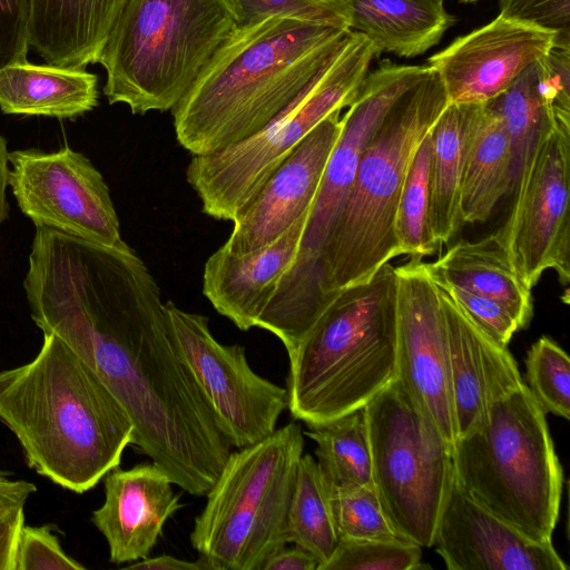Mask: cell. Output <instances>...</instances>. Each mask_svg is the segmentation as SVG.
Returning a JSON list of instances; mask_svg holds the SVG:
<instances>
[{
	"label": "cell",
	"mask_w": 570,
	"mask_h": 570,
	"mask_svg": "<svg viewBox=\"0 0 570 570\" xmlns=\"http://www.w3.org/2000/svg\"><path fill=\"white\" fill-rule=\"evenodd\" d=\"M287 356L295 420L318 424L363 407L396 375L395 267L338 292Z\"/></svg>",
	"instance_id": "277c9868"
},
{
	"label": "cell",
	"mask_w": 570,
	"mask_h": 570,
	"mask_svg": "<svg viewBox=\"0 0 570 570\" xmlns=\"http://www.w3.org/2000/svg\"><path fill=\"white\" fill-rule=\"evenodd\" d=\"M318 561L306 550L294 546H286L269 556L262 566V570H317Z\"/></svg>",
	"instance_id": "ab89813d"
},
{
	"label": "cell",
	"mask_w": 570,
	"mask_h": 570,
	"mask_svg": "<svg viewBox=\"0 0 570 570\" xmlns=\"http://www.w3.org/2000/svg\"><path fill=\"white\" fill-rule=\"evenodd\" d=\"M499 16L557 35L556 45L570 46V0H500Z\"/></svg>",
	"instance_id": "8d00e7d4"
},
{
	"label": "cell",
	"mask_w": 570,
	"mask_h": 570,
	"mask_svg": "<svg viewBox=\"0 0 570 570\" xmlns=\"http://www.w3.org/2000/svg\"><path fill=\"white\" fill-rule=\"evenodd\" d=\"M460 2L462 3H474V2H478L480 0H459Z\"/></svg>",
	"instance_id": "ee69618b"
},
{
	"label": "cell",
	"mask_w": 570,
	"mask_h": 570,
	"mask_svg": "<svg viewBox=\"0 0 570 570\" xmlns=\"http://www.w3.org/2000/svg\"><path fill=\"white\" fill-rule=\"evenodd\" d=\"M394 230L399 256L409 255L411 258L422 259L432 255L440 245L432 220L429 135L410 164L396 208Z\"/></svg>",
	"instance_id": "f1b7e54d"
},
{
	"label": "cell",
	"mask_w": 570,
	"mask_h": 570,
	"mask_svg": "<svg viewBox=\"0 0 570 570\" xmlns=\"http://www.w3.org/2000/svg\"><path fill=\"white\" fill-rule=\"evenodd\" d=\"M429 273L446 284L465 288L503 305L525 328L533 315L531 288L514 272L493 235L459 240L433 263Z\"/></svg>",
	"instance_id": "603a6c76"
},
{
	"label": "cell",
	"mask_w": 570,
	"mask_h": 570,
	"mask_svg": "<svg viewBox=\"0 0 570 570\" xmlns=\"http://www.w3.org/2000/svg\"><path fill=\"white\" fill-rule=\"evenodd\" d=\"M450 570H568L552 541L540 542L495 515L453 479L433 540Z\"/></svg>",
	"instance_id": "e0dca14e"
},
{
	"label": "cell",
	"mask_w": 570,
	"mask_h": 570,
	"mask_svg": "<svg viewBox=\"0 0 570 570\" xmlns=\"http://www.w3.org/2000/svg\"><path fill=\"white\" fill-rule=\"evenodd\" d=\"M557 35L498 16L432 55L449 104H483L503 92L556 45Z\"/></svg>",
	"instance_id": "9a60e30c"
},
{
	"label": "cell",
	"mask_w": 570,
	"mask_h": 570,
	"mask_svg": "<svg viewBox=\"0 0 570 570\" xmlns=\"http://www.w3.org/2000/svg\"><path fill=\"white\" fill-rule=\"evenodd\" d=\"M287 539L316 558L317 570L330 560L340 542L330 488L311 454H303L298 463L287 517Z\"/></svg>",
	"instance_id": "83f0119b"
},
{
	"label": "cell",
	"mask_w": 570,
	"mask_h": 570,
	"mask_svg": "<svg viewBox=\"0 0 570 570\" xmlns=\"http://www.w3.org/2000/svg\"><path fill=\"white\" fill-rule=\"evenodd\" d=\"M341 111L321 121L239 210L226 249L240 254L268 245L309 212L341 132Z\"/></svg>",
	"instance_id": "2e32d148"
},
{
	"label": "cell",
	"mask_w": 570,
	"mask_h": 570,
	"mask_svg": "<svg viewBox=\"0 0 570 570\" xmlns=\"http://www.w3.org/2000/svg\"><path fill=\"white\" fill-rule=\"evenodd\" d=\"M316 462L330 489L373 484L371 448L363 407L333 420L308 424Z\"/></svg>",
	"instance_id": "4316f807"
},
{
	"label": "cell",
	"mask_w": 570,
	"mask_h": 570,
	"mask_svg": "<svg viewBox=\"0 0 570 570\" xmlns=\"http://www.w3.org/2000/svg\"><path fill=\"white\" fill-rule=\"evenodd\" d=\"M173 484L153 462L118 466L105 475V499L90 520L107 542L111 563L149 557L166 522L183 507Z\"/></svg>",
	"instance_id": "ac0fdd59"
},
{
	"label": "cell",
	"mask_w": 570,
	"mask_h": 570,
	"mask_svg": "<svg viewBox=\"0 0 570 570\" xmlns=\"http://www.w3.org/2000/svg\"><path fill=\"white\" fill-rule=\"evenodd\" d=\"M438 71L421 66L372 135L324 245L320 291L327 306L399 256L395 214L415 151L448 106Z\"/></svg>",
	"instance_id": "3957f363"
},
{
	"label": "cell",
	"mask_w": 570,
	"mask_h": 570,
	"mask_svg": "<svg viewBox=\"0 0 570 570\" xmlns=\"http://www.w3.org/2000/svg\"><path fill=\"white\" fill-rule=\"evenodd\" d=\"M433 282L446 328L452 404L459 438L482 425L494 399L522 376L508 347L491 340L453 296L439 282Z\"/></svg>",
	"instance_id": "d6986e66"
},
{
	"label": "cell",
	"mask_w": 570,
	"mask_h": 570,
	"mask_svg": "<svg viewBox=\"0 0 570 570\" xmlns=\"http://www.w3.org/2000/svg\"><path fill=\"white\" fill-rule=\"evenodd\" d=\"M24 520V508L0 512V570H16V548Z\"/></svg>",
	"instance_id": "f35d334b"
},
{
	"label": "cell",
	"mask_w": 570,
	"mask_h": 570,
	"mask_svg": "<svg viewBox=\"0 0 570 570\" xmlns=\"http://www.w3.org/2000/svg\"><path fill=\"white\" fill-rule=\"evenodd\" d=\"M10 481L6 471L0 470V512L4 511L10 504Z\"/></svg>",
	"instance_id": "7bdbcfd3"
},
{
	"label": "cell",
	"mask_w": 570,
	"mask_h": 570,
	"mask_svg": "<svg viewBox=\"0 0 570 570\" xmlns=\"http://www.w3.org/2000/svg\"><path fill=\"white\" fill-rule=\"evenodd\" d=\"M373 484L394 528L432 547L454 479L453 445L394 379L364 406Z\"/></svg>",
	"instance_id": "9c48e42d"
},
{
	"label": "cell",
	"mask_w": 570,
	"mask_h": 570,
	"mask_svg": "<svg viewBox=\"0 0 570 570\" xmlns=\"http://www.w3.org/2000/svg\"><path fill=\"white\" fill-rule=\"evenodd\" d=\"M379 56L370 39L350 30L333 59L269 124L229 147L194 156L186 178L200 199L203 212L215 219L233 222L321 121L351 105Z\"/></svg>",
	"instance_id": "ba28073f"
},
{
	"label": "cell",
	"mask_w": 570,
	"mask_h": 570,
	"mask_svg": "<svg viewBox=\"0 0 570 570\" xmlns=\"http://www.w3.org/2000/svg\"><path fill=\"white\" fill-rule=\"evenodd\" d=\"M504 224L493 233L514 272L532 288L548 269L570 281V118L551 115L524 160Z\"/></svg>",
	"instance_id": "30bf717a"
},
{
	"label": "cell",
	"mask_w": 570,
	"mask_h": 570,
	"mask_svg": "<svg viewBox=\"0 0 570 570\" xmlns=\"http://www.w3.org/2000/svg\"><path fill=\"white\" fill-rule=\"evenodd\" d=\"M330 494L340 539L409 541L392 524L374 484L334 488Z\"/></svg>",
	"instance_id": "4dcf8cb0"
},
{
	"label": "cell",
	"mask_w": 570,
	"mask_h": 570,
	"mask_svg": "<svg viewBox=\"0 0 570 570\" xmlns=\"http://www.w3.org/2000/svg\"><path fill=\"white\" fill-rule=\"evenodd\" d=\"M348 31L291 17L236 29L171 109L180 146L207 155L259 131L333 59Z\"/></svg>",
	"instance_id": "7a4b0ae2"
},
{
	"label": "cell",
	"mask_w": 570,
	"mask_h": 570,
	"mask_svg": "<svg viewBox=\"0 0 570 570\" xmlns=\"http://www.w3.org/2000/svg\"><path fill=\"white\" fill-rule=\"evenodd\" d=\"M16 570H85L63 550L50 524L22 525L16 548Z\"/></svg>",
	"instance_id": "e575fe53"
},
{
	"label": "cell",
	"mask_w": 570,
	"mask_h": 570,
	"mask_svg": "<svg viewBox=\"0 0 570 570\" xmlns=\"http://www.w3.org/2000/svg\"><path fill=\"white\" fill-rule=\"evenodd\" d=\"M308 214L268 245L240 254L222 245L206 261L203 293L239 330L257 326L279 279L296 258Z\"/></svg>",
	"instance_id": "ffe728a7"
},
{
	"label": "cell",
	"mask_w": 570,
	"mask_h": 570,
	"mask_svg": "<svg viewBox=\"0 0 570 570\" xmlns=\"http://www.w3.org/2000/svg\"><path fill=\"white\" fill-rule=\"evenodd\" d=\"M126 0H32L29 45L46 63L86 69L101 49Z\"/></svg>",
	"instance_id": "44dd1931"
},
{
	"label": "cell",
	"mask_w": 570,
	"mask_h": 570,
	"mask_svg": "<svg viewBox=\"0 0 570 570\" xmlns=\"http://www.w3.org/2000/svg\"><path fill=\"white\" fill-rule=\"evenodd\" d=\"M98 78L86 69L16 62L0 70L3 114L76 118L98 104Z\"/></svg>",
	"instance_id": "7402d4cb"
},
{
	"label": "cell",
	"mask_w": 570,
	"mask_h": 570,
	"mask_svg": "<svg viewBox=\"0 0 570 570\" xmlns=\"http://www.w3.org/2000/svg\"><path fill=\"white\" fill-rule=\"evenodd\" d=\"M546 414L522 379L494 399L484 423L459 436L452 452L464 491L540 542L552 541L563 490Z\"/></svg>",
	"instance_id": "5b68a950"
},
{
	"label": "cell",
	"mask_w": 570,
	"mask_h": 570,
	"mask_svg": "<svg viewBox=\"0 0 570 570\" xmlns=\"http://www.w3.org/2000/svg\"><path fill=\"white\" fill-rule=\"evenodd\" d=\"M527 386L546 413L570 417V361L552 338L541 336L525 358Z\"/></svg>",
	"instance_id": "1f68e13d"
},
{
	"label": "cell",
	"mask_w": 570,
	"mask_h": 570,
	"mask_svg": "<svg viewBox=\"0 0 570 570\" xmlns=\"http://www.w3.org/2000/svg\"><path fill=\"white\" fill-rule=\"evenodd\" d=\"M350 30L371 40L379 55L413 58L438 45L455 18L444 0H350Z\"/></svg>",
	"instance_id": "d4e9b609"
},
{
	"label": "cell",
	"mask_w": 570,
	"mask_h": 570,
	"mask_svg": "<svg viewBox=\"0 0 570 570\" xmlns=\"http://www.w3.org/2000/svg\"><path fill=\"white\" fill-rule=\"evenodd\" d=\"M395 380L451 445L454 420L448 336L435 284L422 259L395 267Z\"/></svg>",
	"instance_id": "4fadbf2b"
},
{
	"label": "cell",
	"mask_w": 570,
	"mask_h": 570,
	"mask_svg": "<svg viewBox=\"0 0 570 570\" xmlns=\"http://www.w3.org/2000/svg\"><path fill=\"white\" fill-rule=\"evenodd\" d=\"M9 186L20 210L36 227L92 243H125L109 188L88 157L69 146L51 153H9Z\"/></svg>",
	"instance_id": "7c38bea8"
},
{
	"label": "cell",
	"mask_w": 570,
	"mask_h": 570,
	"mask_svg": "<svg viewBox=\"0 0 570 570\" xmlns=\"http://www.w3.org/2000/svg\"><path fill=\"white\" fill-rule=\"evenodd\" d=\"M422 547L400 540H347L321 570H414L422 568Z\"/></svg>",
	"instance_id": "d6a6232c"
},
{
	"label": "cell",
	"mask_w": 570,
	"mask_h": 570,
	"mask_svg": "<svg viewBox=\"0 0 570 570\" xmlns=\"http://www.w3.org/2000/svg\"><path fill=\"white\" fill-rule=\"evenodd\" d=\"M478 104H448L432 127V220L439 244H448L464 224L461 188L470 125Z\"/></svg>",
	"instance_id": "484cf974"
},
{
	"label": "cell",
	"mask_w": 570,
	"mask_h": 570,
	"mask_svg": "<svg viewBox=\"0 0 570 570\" xmlns=\"http://www.w3.org/2000/svg\"><path fill=\"white\" fill-rule=\"evenodd\" d=\"M0 422L27 465L81 494L118 468L134 424L101 377L65 341L43 333L37 355L0 372Z\"/></svg>",
	"instance_id": "6da1fadb"
},
{
	"label": "cell",
	"mask_w": 570,
	"mask_h": 570,
	"mask_svg": "<svg viewBox=\"0 0 570 570\" xmlns=\"http://www.w3.org/2000/svg\"><path fill=\"white\" fill-rule=\"evenodd\" d=\"M9 150L7 139L0 135V226L8 219L10 206L7 200V188L9 186Z\"/></svg>",
	"instance_id": "b9f144b4"
},
{
	"label": "cell",
	"mask_w": 570,
	"mask_h": 570,
	"mask_svg": "<svg viewBox=\"0 0 570 570\" xmlns=\"http://www.w3.org/2000/svg\"><path fill=\"white\" fill-rule=\"evenodd\" d=\"M420 66L390 59L368 71L355 99L341 117L342 128L327 160L299 243V254L318 258L354 179L360 159L387 111L411 83Z\"/></svg>",
	"instance_id": "5bb4252c"
},
{
	"label": "cell",
	"mask_w": 570,
	"mask_h": 570,
	"mask_svg": "<svg viewBox=\"0 0 570 570\" xmlns=\"http://www.w3.org/2000/svg\"><path fill=\"white\" fill-rule=\"evenodd\" d=\"M127 569L137 570H217L215 563L199 554L195 561L181 560L169 554H163L154 558H145L129 563Z\"/></svg>",
	"instance_id": "60d3db41"
},
{
	"label": "cell",
	"mask_w": 570,
	"mask_h": 570,
	"mask_svg": "<svg viewBox=\"0 0 570 570\" xmlns=\"http://www.w3.org/2000/svg\"><path fill=\"white\" fill-rule=\"evenodd\" d=\"M513 186L512 151L504 124L488 102L478 104L465 148L461 188L463 222H485Z\"/></svg>",
	"instance_id": "cb8c5ba5"
},
{
	"label": "cell",
	"mask_w": 570,
	"mask_h": 570,
	"mask_svg": "<svg viewBox=\"0 0 570 570\" xmlns=\"http://www.w3.org/2000/svg\"><path fill=\"white\" fill-rule=\"evenodd\" d=\"M432 278L439 282L474 324L499 345L507 347L513 334L520 331L517 321L499 302L465 288L446 284L436 277L432 276Z\"/></svg>",
	"instance_id": "d590c367"
},
{
	"label": "cell",
	"mask_w": 570,
	"mask_h": 570,
	"mask_svg": "<svg viewBox=\"0 0 570 570\" xmlns=\"http://www.w3.org/2000/svg\"><path fill=\"white\" fill-rule=\"evenodd\" d=\"M235 30L229 0H126L98 58L104 95L135 115L171 110Z\"/></svg>",
	"instance_id": "8992f818"
},
{
	"label": "cell",
	"mask_w": 570,
	"mask_h": 570,
	"mask_svg": "<svg viewBox=\"0 0 570 570\" xmlns=\"http://www.w3.org/2000/svg\"><path fill=\"white\" fill-rule=\"evenodd\" d=\"M32 0H0V70L27 61Z\"/></svg>",
	"instance_id": "74e56055"
},
{
	"label": "cell",
	"mask_w": 570,
	"mask_h": 570,
	"mask_svg": "<svg viewBox=\"0 0 570 570\" xmlns=\"http://www.w3.org/2000/svg\"><path fill=\"white\" fill-rule=\"evenodd\" d=\"M487 102L501 117L509 135L515 184L524 160L551 117L539 88L537 61Z\"/></svg>",
	"instance_id": "f546056e"
},
{
	"label": "cell",
	"mask_w": 570,
	"mask_h": 570,
	"mask_svg": "<svg viewBox=\"0 0 570 570\" xmlns=\"http://www.w3.org/2000/svg\"><path fill=\"white\" fill-rule=\"evenodd\" d=\"M236 16V29L272 17L311 20L350 30V0H229Z\"/></svg>",
	"instance_id": "836d02e7"
},
{
	"label": "cell",
	"mask_w": 570,
	"mask_h": 570,
	"mask_svg": "<svg viewBox=\"0 0 570 570\" xmlns=\"http://www.w3.org/2000/svg\"><path fill=\"white\" fill-rule=\"evenodd\" d=\"M304 435L292 421L230 452L190 532L195 550L217 570H262L285 547L287 517Z\"/></svg>",
	"instance_id": "52a82bcc"
},
{
	"label": "cell",
	"mask_w": 570,
	"mask_h": 570,
	"mask_svg": "<svg viewBox=\"0 0 570 570\" xmlns=\"http://www.w3.org/2000/svg\"><path fill=\"white\" fill-rule=\"evenodd\" d=\"M165 312L179 355L228 443L240 449L273 433L287 390L254 372L242 345L219 343L206 316L171 301Z\"/></svg>",
	"instance_id": "8fae6325"
}]
</instances>
